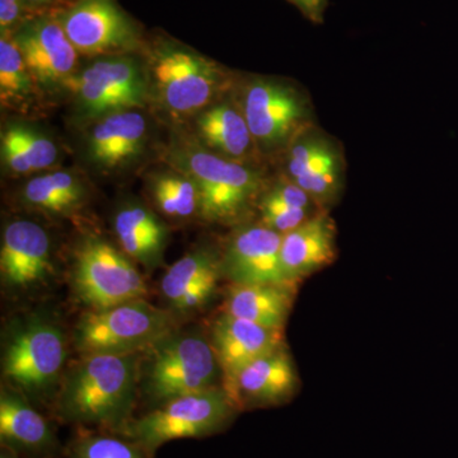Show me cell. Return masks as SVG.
Wrapping results in <instances>:
<instances>
[{
  "label": "cell",
  "mask_w": 458,
  "mask_h": 458,
  "mask_svg": "<svg viewBox=\"0 0 458 458\" xmlns=\"http://www.w3.org/2000/svg\"><path fill=\"white\" fill-rule=\"evenodd\" d=\"M135 382L134 352L84 355L66 377L57 415L65 423L107 428L120 433L131 421Z\"/></svg>",
  "instance_id": "obj_1"
},
{
  "label": "cell",
  "mask_w": 458,
  "mask_h": 458,
  "mask_svg": "<svg viewBox=\"0 0 458 458\" xmlns=\"http://www.w3.org/2000/svg\"><path fill=\"white\" fill-rule=\"evenodd\" d=\"M171 164L197 183L200 192L199 214L208 222L240 221L267 189L260 171L205 148L189 144L174 148Z\"/></svg>",
  "instance_id": "obj_2"
},
{
  "label": "cell",
  "mask_w": 458,
  "mask_h": 458,
  "mask_svg": "<svg viewBox=\"0 0 458 458\" xmlns=\"http://www.w3.org/2000/svg\"><path fill=\"white\" fill-rule=\"evenodd\" d=\"M237 411L225 388L214 387L167 401L161 408L129 421L120 433L152 456L174 439L204 438L222 432Z\"/></svg>",
  "instance_id": "obj_3"
},
{
  "label": "cell",
  "mask_w": 458,
  "mask_h": 458,
  "mask_svg": "<svg viewBox=\"0 0 458 458\" xmlns=\"http://www.w3.org/2000/svg\"><path fill=\"white\" fill-rule=\"evenodd\" d=\"M238 106L264 155L285 153L301 132L315 125L311 98L286 81L252 78L243 86Z\"/></svg>",
  "instance_id": "obj_4"
},
{
  "label": "cell",
  "mask_w": 458,
  "mask_h": 458,
  "mask_svg": "<svg viewBox=\"0 0 458 458\" xmlns=\"http://www.w3.org/2000/svg\"><path fill=\"white\" fill-rule=\"evenodd\" d=\"M170 316L144 300L90 311L78 324L75 345L84 355L131 354L170 334Z\"/></svg>",
  "instance_id": "obj_5"
},
{
  "label": "cell",
  "mask_w": 458,
  "mask_h": 458,
  "mask_svg": "<svg viewBox=\"0 0 458 458\" xmlns=\"http://www.w3.org/2000/svg\"><path fill=\"white\" fill-rule=\"evenodd\" d=\"M73 285L78 298L92 311L143 300L148 291L128 256L98 237H89L75 252Z\"/></svg>",
  "instance_id": "obj_6"
},
{
  "label": "cell",
  "mask_w": 458,
  "mask_h": 458,
  "mask_svg": "<svg viewBox=\"0 0 458 458\" xmlns=\"http://www.w3.org/2000/svg\"><path fill=\"white\" fill-rule=\"evenodd\" d=\"M65 89L77 101L86 119L141 107L147 99V82L137 60L126 55L99 57L74 75Z\"/></svg>",
  "instance_id": "obj_7"
},
{
  "label": "cell",
  "mask_w": 458,
  "mask_h": 458,
  "mask_svg": "<svg viewBox=\"0 0 458 458\" xmlns=\"http://www.w3.org/2000/svg\"><path fill=\"white\" fill-rule=\"evenodd\" d=\"M66 357L62 330L47 319L20 325L3 352V375L23 393H49L56 384Z\"/></svg>",
  "instance_id": "obj_8"
},
{
  "label": "cell",
  "mask_w": 458,
  "mask_h": 458,
  "mask_svg": "<svg viewBox=\"0 0 458 458\" xmlns=\"http://www.w3.org/2000/svg\"><path fill=\"white\" fill-rule=\"evenodd\" d=\"M219 364L212 344L201 336L162 340L148 370V393L165 403L216 387Z\"/></svg>",
  "instance_id": "obj_9"
},
{
  "label": "cell",
  "mask_w": 458,
  "mask_h": 458,
  "mask_svg": "<svg viewBox=\"0 0 458 458\" xmlns=\"http://www.w3.org/2000/svg\"><path fill=\"white\" fill-rule=\"evenodd\" d=\"M152 72L161 101L172 113L180 114H192L209 105L225 80L212 60L171 44L156 50Z\"/></svg>",
  "instance_id": "obj_10"
},
{
  "label": "cell",
  "mask_w": 458,
  "mask_h": 458,
  "mask_svg": "<svg viewBox=\"0 0 458 458\" xmlns=\"http://www.w3.org/2000/svg\"><path fill=\"white\" fill-rule=\"evenodd\" d=\"M55 16L83 55H123L140 49V29L114 0H74Z\"/></svg>",
  "instance_id": "obj_11"
},
{
  "label": "cell",
  "mask_w": 458,
  "mask_h": 458,
  "mask_svg": "<svg viewBox=\"0 0 458 458\" xmlns=\"http://www.w3.org/2000/svg\"><path fill=\"white\" fill-rule=\"evenodd\" d=\"M35 83L44 89L65 87L77 74L80 53L56 16H36L13 35Z\"/></svg>",
  "instance_id": "obj_12"
},
{
  "label": "cell",
  "mask_w": 458,
  "mask_h": 458,
  "mask_svg": "<svg viewBox=\"0 0 458 458\" xmlns=\"http://www.w3.org/2000/svg\"><path fill=\"white\" fill-rule=\"evenodd\" d=\"M283 234L264 225L238 229L222 256V274L233 284L294 286L283 269Z\"/></svg>",
  "instance_id": "obj_13"
},
{
  "label": "cell",
  "mask_w": 458,
  "mask_h": 458,
  "mask_svg": "<svg viewBox=\"0 0 458 458\" xmlns=\"http://www.w3.org/2000/svg\"><path fill=\"white\" fill-rule=\"evenodd\" d=\"M223 388L238 410L267 408L293 396L298 376L291 355L280 345L223 379Z\"/></svg>",
  "instance_id": "obj_14"
},
{
  "label": "cell",
  "mask_w": 458,
  "mask_h": 458,
  "mask_svg": "<svg viewBox=\"0 0 458 458\" xmlns=\"http://www.w3.org/2000/svg\"><path fill=\"white\" fill-rule=\"evenodd\" d=\"M3 285L27 291L40 285L51 274L49 234L38 223L20 219L3 231L0 251Z\"/></svg>",
  "instance_id": "obj_15"
},
{
  "label": "cell",
  "mask_w": 458,
  "mask_h": 458,
  "mask_svg": "<svg viewBox=\"0 0 458 458\" xmlns=\"http://www.w3.org/2000/svg\"><path fill=\"white\" fill-rule=\"evenodd\" d=\"M336 225L327 212L319 210L300 227L283 234V269L293 285L333 264L337 255Z\"/></svg>",
  "instance_id": "obj_16"
},
{
  "label": "cell",
  "mask_w": 458,
  "mask_h": 458,
  "mask_svg": "<svg viewBox=\"0 0 458 458\" xmlns=\"http://www.w3.org/2000/svg\"><path fill=\"white\" fill-rule=\"evenodd\" d=\"M283 345L282 330L222 313L213 327L212 346L223 379Z\"/></svg>",
  "instance_id": "obj_17"
},
{
  "label": "cell",
  "mask_w": 458,
  "mask_h": 458,
  "mask_svg": "<svg viewBox=\"0 0 458 458\" xmlns=\"http://www.w3.org/2000/svg\"><path fill=\"white\" fill-rule=\"evenodd\" d=\"M148 123L135 110L120 111L98 119L89 132V157L96 167L114 170L134 161L146 147Z\"/></svg>",
  "instance_id": "obj_18"
},
{
  "label": "cell",
  "mask_w": 458,
  "mask_h": 458,
  "mask_svg": "<svg viewBox=\"0 0 458 458\" xmlns=\"http://www.w3.org/2000/svg\"><path fill=\"white\" fill-rule=\"evenodd\" d=\"M0 441L3 448L27 456H51L59 450V442L47 419L9 391L0 396Z\"/></svg>",
  "instance_id": "obj_19"
},
{
  "label": "cell",
  "mask_w": 458,
  "mask_h": 458,
  "mask_svg": "<svg viewBox=\"0 0 458 458\" xmlns=\"http://www.w3.org/2000/svg\"><path fill=\"white\" fill-rule=\"evenodd\" d=\"M114 231L123 254L146 267L162 264L168 229L141 205H126L116 213Z\"/></svg>",
  "instance_id": "obj_20"
},
{
  "label": "cell",
  "mask_w": 458,
  "mask_h": 458,
  "mask_svg": "<svg viewBox=\"0 0 458 458\" xmlns=\"http://www.w3.org/2000/svg\"><path fill=\"white\" fill-rule=\"evenodd\" d=\"M197 123L201 138L216 155L247 164L260 153L238 105L218 104L208 108L198 117Z\"/></svg>",
  "instance_id": "obj_21"
},
{
  "label": "cell",
  "mask_w": 458,
  "mask_h": 458,
  "mask_svg": "<svg viewBox=\"0 0 458 458\" xmlns=\"http://www.w3.org/2000/svg\"><path fill=\"white\" fill-rule=\"evenodd\" d=\"M292 304L293 286L233 284L225 297L223 313L282 330Z\"/></svg>",
  "instance_id": "obj_22"
},
{
  "label": "cell",
  "mask_w": 458,
  "mask_h": 458,
  "mask_svg": "<svg viewBox=\"0 0 458 458\" xmlns=\"http://www.w3.org/2000/svg\"><path fill=\"white\" fill-rule=\"evenodd\" d=\"M27 207L54 216L77 213L86 201L82 181L68 171H55L33 177L22 190Z\"/></svg>",
  "instance_id": "obj_23"
},
{
  "label": "cell",
  "mask_w": 458,
  "mask_h": 458,
  "mask_svg": "<svg viewBox=\"0 0 458 458\" xmlns=\"http://www.w3.org/2000/svg\"><path fill=\"white\" fill-rule=\"evenodd\" d=\"M336 165H345L343 148L316 123L301 132L285 150L284 176L292 181Z\"/></svg>",
  "instance_id": "obj_24"
},
{
  "label": "cell",
  "mask_w": 458,
  "mask_h": 458,
  "mask_svg": "<svg viewBox=\"0 0 458 458\" xmlns=\"http://www.w3.org/2000/svg\"><path fill=\"white\" fill-rule=\"evenodd\" d=\"M221 276L222 258L212 250L199 249L172 265L162 279V292L165 300L174 307L192 286Z\"/></svg>",
  "instance_id": "obj_25"
},
{
  "label": "cell",
  "mask_w": 458,
  "mask_h": 458,
  "mask_svg": "<svg viewBox=\"0 0 458 458\" xmlns=\"http://www.w3.org/2000/svg\"><path fill=\"white\" fill-rule=\"evenodd\" d=\"M33 81L13 36L0 38V99L8 107L25 105L32 95Z\"/></svg>",
  "instance_id": "obj_26"
},
{
  "label": "cell",
  "mask_w": 458,
  "mask_h": 458,
  "mask_svg": "<svg viewBox=\"0 0 458 458\" xmlns=\"http://www.w3.org/2000/svg\"><path fill=\"white\" fill-rule=\"evenodd\" d=\"M157 207L172 218H189L200 212V192L195 181L185 174H162L152 181Z\"/></svg>",
  "instance_id": "obj_27"
},
{
  "label": "cell",
  "mask_w": 458,
  "mask_h": 458,
  "mask_svg": "<svg viewBox=\"0 0 458 458\" xmlns=\"http://www.w3.org/2000/svg\"><path fill=\"white\" fill-rule=\"evenodd\" d=\"M131 439L108 434L82 433L72 443L69 458H149Z\"/></svg>",
  "instance_id": "obj_28"
},
{
  "label": "cell",
  "mask_w": 458,
  "mask_h": 458,
  "mask_svg": "<svg viewBox=\"0 0 458 458\" xmlns=\"http://www.w3.org/2000/svg\"><path fill=\"white\" fill-rule=\"evenodd\" d=\"M8 129L22 147L33 172L47 170L55 165L59 150L47 135L26 126L13 125Z\"/></svg>",
  "instance_id": "obj_29"
},
{
  "label": "cell",
  "mask_w": 458,
  "mask_h": 458,
  "mask_svg": "<svg viewBox=\"0 0 458 458\" xmlns=\"http://www.w3.org/2000/svg\"><path fill=\"white\" fill-rule=\"evenodd\" d=\"M258 207L260 210L261 225H267L280 234L293 231L318 213L288 207V205L265 197L264 194H261L259 199Z\"/></svg>",
  "instance_id": "obj_30"
},
{
  "label": "cell",
  "mask_w": 458,
  "mask_h": 458,
  "mask_svg": "<svg viewBox=\"0 0 458 458\" xmlns=\"http://www.w3.org/2000/svg\"><path fill=\"white\" fill-rule=\"evenodd\" d=\"M2 158L7 170L17 176H25L33 172L22 147L8 128L2 135Z\"/></svg>",
  "instance_id": "obj_31"
},
{
  "label": "cell",
  "mask_w": 458,
  "mask_h": 458,
  "mask_svg": "<svg viewBox=\"0 0 458 458\" xmlns=\"http://www.w3.org/2000/svg\"><path fill=\"white\" fill-rule=\"evenodd\" d=\"M218 279L219 276H214V278L205 279L192 286L188 293L181 298L180 302L174 306V309L181 312H190L204 306L216 293Z\"/></svg>",
  "instance_id": "obj_32"
},
{
  "label": "cell",
  "mask_w": 458,
  "mask_h": 458,
  "mask_svg": "<svg viewBox=\"0 0 458 458\" xmlns=\"http://www.w3.org/2000/svg\"><path fill=\"white\" fill-rule=\"evenodd\" d=\"M25 0H0V30L2 35L13 36L30 18H25Z\"/></svg>",
  "instance_id": "obj_33"
},
{
  "label": "cell",
  "mask_w": 458,
  "mask_h": 458,
  "mask_svg": "<svg viewBox=\"0 0 458 458\" xmlns=\"http://www.w3.org/2000/svg\"><path fill=\"white\" fill-rule=\"evenodd\" d=\"M286 2L293 4L310 22L315 25L324 23L328 0H286Z\"/></svg>",
  "instance_id": "obj_34"
},
{
  "label": "cell",
  "mask_w": 458,
  "mask_h": 458,
  "mask_svg": "<svg viewBox=\"0 0 458 458\" xmlns=\"http://www.w3.org/2000/svg\"><path fill=\"white\" fill-rule=\"evenodd\" d=\"M57 2L62 0H25L29 7H47V5L56 4Z\"/></svg>",
  "instance_id": "obj_35"
},
{
  "label": "cell",
  "mask_w": 458,
  "mask_h": 458,
  "mask_svg": "<svg viewBox=\"0 0 458 458\" xmlns=\"http://www.w3.org/2000/svg\"><path fill=\"white\" fill-rule=\"evenodd\" d=\"M0 458H21L14 452L7 450V448H3L2 454H0Z\"/></svg>",
  "instance_id": "obj_36"
}]
</instances>
